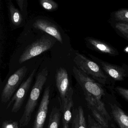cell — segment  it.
Listing matches in <instances>:
<instances>
[{"mask_svg": "<svg viewBox=\"0 0 128 128\" xmlns=\"http://www.w3.org/2000/svg\"><path fill=\"white\" fill-rule=\"evenodd\" d=\"M56 86L59 92L60 109H62L66 102L68 96L73 91L71 86L68 74L66 70L60 67L56 71L55 74Z\"/></svg>", "mask_w": 128, "mask_h": 128, "instance_id": "ba28073f", "label": "cell"}, {"mask_svg": "<svg viewBox=\"0 0 128 128\" xmlns=\"http://www.w3.org/2000/svg\"><path fill=\"white\" fill-rule=\"evenodd\" d=\"M34 28L45 32L53 36L61 44L63 40L61 33L58 27L53 23L45 19L36 20L33 24Z\"/></svg>", "mask_w": 128, "mask_h": 128, "instance_id": "8fae6325", "label": "cell"}, {"mask_svg": "<svg viewBox=\"0 0 128 128\" xmlns=\"http://www.w3.org/2000/svg\"><path fill=\"white\" fill-rule=\"evenodd\" d=\"M108 20L128 24V8L120 9L112 12Z\"/></svg>", "mask_w": 128, "mask_h": 128, "instance_id": "2e32d148", "label": "cell"}, {"mask_svg": "<svg viewBox=\"0 0 128 128\" xmlns=\"http://www.w3.org/2000/svg\"><path fill=\"white\" fill-rule=\"evenodd\" d=\"M108 22L118 36L128 41V24L109 20Z\"/></svg>", "mask_w": 128, "mask_h": 128, "instance_id": "e0dca14e", "label": "cell"}, {"mask_svg": "<svg viewBox=\"0 0 128 128\" xmlns=\"http://www.w3.org/2000/svg\"><path fill=\"white\" fill-rule=\"evenodd\" d=\"M84 40L86 47L92 50L111 56L120 54L116 48L104 41L90 36L86 37Z\"/></svg>", "mask_w": 128, "mask_h": 128, "instance_id": "9c48e42d", "label": "cell"}, {"mask_svg": "<svg viewBox=\"0 0 128 128\" xmlns=\"http://www.w3.org/2000/svg\"><path fill=\"white\" fill-rule=\"evenodd\" d=\"M72 71L75 78L84 91L87 105L95 120L104 128H108L111 118L102 100L104 95L102 85L76 66H73Z\"/></svg>", "mask_w": 128, "mask_h": 128, "instance_id": "6da1fadb", "label": "cell"}, {"mask_svg": "<svg viewBox=\"0 0 128 128\" xmlns=\"http://www.w3.org/2000/svg\"><path fill=\"white\" fill-rule=\"evenodd\" d=\"M48 74V70L46 67L37 74L24 113L19 120L20 128L26 126L30 123L32 114L37 105L42 88L47 81Z\"/></svg>", "mask_w": 128, "mask_h": 128, "instance_id": "7a4b0ae2", "label": "cell"}, {"mask_svg": "<svg viewBox=\"0 0 128 128\" xmlns=\"http://www.w3.org/2000/svg\"><path fill=\"white\" fill-rule=\"evenodd\" d=\"M61 116L60 110L54 107L50 114L48 128H59Z\"/></svg>", "mask_w": 128, "mask_h": 128, "instance_id": "ac0fdd59", "label": "cell"}, {"mask_svg": "<svg viewBox=\"0 0 128 128\" xmlns=\"http://www.w3.org/2000/svg\"><path fill=\"white\" fill-rule=\"evenodd\" d=\"M88 128H104L90 115L88 116Z\"/></svg>", "mask_w": 128, "mask_h": 128, "instance_id": "7402d4cb", "label": "cell"}, {"mask_svg": "<svg viewBox=\"0 0 128 128\" xmlns=\"http://www.w3.org/2000/svg\"><path fill=\"white\" fill-rule=\"evenodd\" d=\"M7 6L12 26L14 27H19L24 22L23 15L15 7L11 0L7 1Z\"/></svg>", "mask_w": 128, "mask_h": 128, "instance_id": "4fadbf2b", "label": "cell"}, {"mask_svg": "<svg viewBox=\"0 0 128 128\" xmlns=\"http://www.w3.org/2000/svg\"><path fill=\"white\" fill-rule=\"evenodd\" d=\"M112 114L120 128H128V116L121 108L115 104L111 105Z\"/></svg>", "mask_w": 128, "mask_h": 128, "instance_id": "5bb4252c", "label": "cell"}, {"mask_svg": "<svg viewBox=\"0 0 128 128\" xmlns=\"http://www.w3.org/2000/svg\"><path fill=\"white\" fill-rule=\"evenodd\" d=\"M27 71L28 68L26 66H22L10 77L1 94L2 103L5 104L11 100L21 84Z\"/></svg>", "mask_w": 128, "mask_h": 128, "instance_id": "5b68a950", "label": "cell"}, {"mask_svg": "<svg viewBox=\"0 0 128 128\" xmlns=\"http://www.w3.org/2000/svg\"><path fill=\"white\" fill-rule=\"evenodd\" d=\"M115 90L124 98L128 101V89L121 87L117 86L115 88Z\"/></svg>", "mask_w": 128, "mask_h": 128, "instance_id": "603a6c76", "label": "cell"}, {"mask_svg": "<svg viewBox=\"0 0 128 128\" xmlns=\"http://www.w3.org/2000/svg\"><path fill=\"white\" fill-rule=\"evenodd\" d=\"M73 91H72L69 96L64 106L61 109L62 112V128H69V124L72 119V111L73 107L72 95Z\"/></svg>", "mask_w": 128, "mask_h": 128, "instance_id": "7c38bea8", "label": "cell"}, {"mask_svg": "<svg viewBox=\"0 0 128 128\" xmlns=\"http://www.w3.org/2000/svg\"><path fill=\"white\" fill-rule=\"evenodd\" d=\"M42 7L48 12H54L57 10L58 4L52 0H40L39 1Z\"/></svg>", "mask_w": 128, "mask_h": 128, "instance_id": "d6986e66", "label": "cell"}, {"mask_svg": "<svg viewBox=\"0 0 128 128\" xmlns=\"http://www.w3.org/2000/svg\"><path fill=\"white\" fill-rule=\"evenodd\" d=\"M88 55L91 60L99 65L110 78L115 81H120L128 78V66L126 64H122L120 66L112 64L92 54H89Z\"/></svg>", "mask_w": 128, "mask_h": 128, "instance_id": "8992f818", "label": "cell"}, {"mask_svg": "<svg viewBox=\"0 0 128 128\" xmlns=\"http://www.w3.org/2000/svg\"><path fill=\"white\" fill-rule=\"evenodd\" d=\"M17 4L19 6L20 12L23 16L26 17L27 15V0H16Z\"/></svg>", "mask_w": 128, "mask_h": 128, "instance_id": "ffe728a7", "label": "cell"}, {"mask_svg": "<svg viewBox=\"0 0 128 128\" xmlns=\"http://www.w3.org/2000/svg\"><path fill=\"white\" fill-rule=\"evenodd\" d=\"M36 72V69L33 70L28 78L22 83L19 88L8 103L6 109L10 108L11 105L13 104L12 109V113H17L20 110L32 84Z\"/></svg>", "mask_w": 128, "mask_h": 128, "instance_id": "52a82bcc", "label": "cell"}, {"mask_svg": "<svg viewBox=\"0 0 128 128\" xmlns=\"http://www.w3.org/2000/svg\"><path fill=\"white\" fill-rule=\"evenodd\" d=\"M55 42L50 37L43 36L32 43L24 50L19 58V63H22L51 49Z\"/></svg>", "mask_w": 128, "mask_h": 128, "instance_id": "277c9868", "label": "cell"}, {"mask_svg": "<svg viewBox=\"0 0 128 128\" xmlns=\"http://www.w3.org/2000/svg\"><path fill=\"white\" fill-rule=\"evenodd\" d=\"M2 128H20L18 121L6 120L2 122Z\"/></svg>", "mask_w": 128, "mask_h": 128, "instance_id": "44dd1931", "label": "cell"}, {"mask_svg": "<svg viewBox=\"0 0 128 128\" xmlns=\"http://www.w3.org/2000/svg\"><path fill=\"white\" fill-rule=\"evenodd\" d=\"M50 97V87L48 86L44 91L42 98L35 117L32 128L44 127L48 111Z\"/></svg>", "mask_w": 128, "mask_h": 128, "instance_id": "30bf717a", "label": "cell"}, {"mask_svg": "<svg viewBox=\"0 0 128 128\" xmlns=\"http://www.w3.org/2000/svg\"><path fill=\"white\" fill-rule=\"evenodd\" d=\"M72 128H86L84 112L81 106L73 111Z\"/></svg>", "mask_w": 128, "mask_h": 128, "instance_id": "9a60e30c", "label": "cell"}, {"mask_svg": "<svg viewBox=\"0 0 128 128\" xmlns=\"http://www.w3.org/2000/svg\"><path fill=\"white\" fill-rule=\"evenodd\" d=\"M73 62L76 67L102 85L110 83V78L99 65L91 59L78 52L76 53Z\"/></svg>", "mask_w": 128, "mask_h": 128, "instance_id": "3957f363", "label": "cell"}]
</instances>
